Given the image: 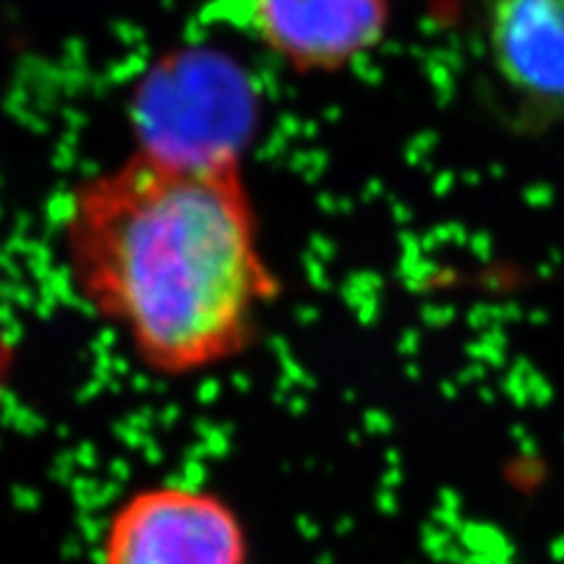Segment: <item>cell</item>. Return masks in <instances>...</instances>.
Here are the masks:
<instances>
[{"label": "cell", "mask_w": 564, "mask_h": 564, "mask_svg": "<svg viewBox=\"0 0 564 564\" xmlns=\"http://www.w3.org/2000/svg\"><path fill=\"white\" fill-rule=\"evenodd\" d=\"M486 55L533 121H564V0H489Z\"/></svg>", "instance_id": "obj_4"}, {"label": "cell", "mask_w": 564, "mask_h": 564, "mask_svg": "<svg viewBox=\"0 0 564 564\" xmlns=\"http://www.w3.org/2000/svg\"><path fill=\"white\" fill-rule=\"evenodd\" d=\"M246 518L223 491L162 481L126 491L105 514L97 564H251Z\"/></svg>", "instance_id": "obj_2"}, {"label": "cell", "mask_w": 564, "mask_h": 564, "mask_svg": "<svg viewBox=\"0 0 564 564\" xmlns=\"http://www.w3.org/2000/svg\"><path fill=\"white\" fill-rule=\"evenodd\" d=\"M17 361H19L17 343H13L9 327H6L3 316H0V408H3L6 400H9L13 377H17Z\"/></svg>", "instance_id": "obj_5"}, {"label": "cell", "mask_w": 564, "mask_h": 564, "mask_svg": "<svg viewBox=\"0 0 564 564\" xmlns=\"http://www.w3.org/2000/svg\"><path fill=\"white\" fill-rule=\"evenodd\" d=\"M61 253L76 299L160 379L243 358L282 293L241 152L137 144L70 186Z\"/></svg>", "instance_id": "obj_1"}, {"label": "cell", "mask_w": 564, "mask_h": 564, "mask_svg": "<svg viewBox=\"0 0 564 564\" xmlns=\"http://www.w3.org/2000/svg\"><path fill=\"white\" fill-rule=\"evenodd\" d=\"M257 45L301 76H333L382 45L392 0H243Z\"/></svg>", "instance_id": "obj_3"}]
</instances>
